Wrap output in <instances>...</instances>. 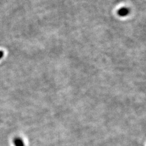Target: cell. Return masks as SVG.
Returning a JSON list of instances; mask_svg holds the SVG:
<instances>
[{"label": "cell", "instance_id": "cell-1", "mask_svg": "<svg viewBox=\"0 0 146 146\" xmlns=\"http://www.w3.org/2000/svg\"><path fill=\"white\" fill-rule=\"evenodd\" d=\"M130 13V9L127 7H123L117 11V14L121 17H125L128 15Z\"/></svg>", "mask_w": 146, "mask_h": 146}, {"label": "cell", "instance_id": "cell-2", "mask_svg": "<svg viewBox=\"0 0 146 146\" xmlns=\"http://www.w3.org/2000/svg\"><path fill=\"white\" fill-rule=\"evenodd\" d=\"M14 144L15 146H25L24 142L20 137H15L14 139Z\"/></svg>", "mask_w": 146, "mask_h": 146}, {"label": "cell", "instance_id": "cell-3", "mask_svg": "<svg viewBox=\"0 0 146 146\" xmlns=\"http://www.w3.org/2000/svg\"><path fill=\"white\" fill-rule=\"evenodd\" d=\"M4 54H5L4 52H3V51H2V50H0V60H1V58H2L4 56Z\"/></svg>", "mask_w": 146, "mask_h": 146}]
</instances>
